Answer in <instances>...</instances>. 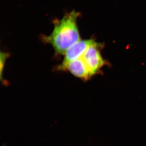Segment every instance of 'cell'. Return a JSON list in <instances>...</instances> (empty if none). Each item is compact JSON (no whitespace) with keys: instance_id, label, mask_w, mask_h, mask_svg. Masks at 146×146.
<instances>
[{"instance_id":"6da1fadb","label":"cell","mask_w":146,"mask_h":146,"mask_svg":"<svg viewBox=\"0 0 146 146\" xmlns=\"http://www.w3.org/2000/svg\"><path fill=\"white\" fill-rule=\"evenodd\" d=\"M79 13L75 11L66 13L62 19L55 20L50 35L42 36L43 41L52 46L58 54L64 55L70 47L80 40L77 25Z\"/></svg>"},{"instance_id":"7a4b0ae2","label":"cell","mask_w":146,"mask_h":146,"mask_svg":"<svg viewBox=\"0 0 146 146\" xmlns=\"http://www.w3.org/2000/svg\"><path fill=\"white\" fill-rule=\"evenodd\" d=\"M102 46L101 44L96 42L89 47L81 56L91 76L97 74L105 65V62L100 51Z\"/></svg>"},{"instance_id":"3957f363","label":"cell","mask_w":146,"mask_h":146,"mask_svg":"<svg viewBox=\"0 0 146 146\" xmlns=\"http://www.w3.org/2000/svg\"><path fill=\"white\" fill-rule=\"evenodd\" d=\"M96 42L93 39H80L76 42L69 48L64 55V58L62 63L58 66V70H63L68 63L81 57L88 48Z\"/></svg>"},{"instance_id":"277c9868","label":"cell","mask_w":146,"mask_h":146,"mask_svg":"<svg viewBox=\"0 0 146 146\" xmlns=\"http://www.w3.org/2000/svg\"><path fill=\"white\" fill-rule=\"evenodd\" d=\"M63 70L68 71L75 76L84 80H87L91 77L86 64L81 57L68 63Z\"/></svg>"},{"instance_id":"5b68a950","label":"cell","mask_w":146,"mask_h":146,"mask_svg":"<svg viewBox=\"0 0 146 146\" xmlns=\"http://www.w3.org/2000/svg\"><path fill=\"white\" fill-rule=\"evenodd\" d=\"M9 56V54L7 53L1 52V79L2 78V72H3V65H4L6 61L7 58Z\"/></svg>"}]
</instances>
